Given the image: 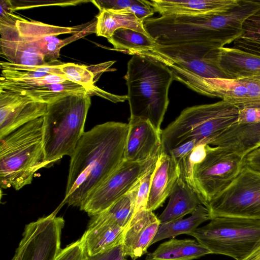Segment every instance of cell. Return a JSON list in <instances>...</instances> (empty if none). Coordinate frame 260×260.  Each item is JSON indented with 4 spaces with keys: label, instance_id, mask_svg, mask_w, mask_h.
I'll use <instances>...</instances> for the list:
<instances>
[{
    "label": "cell",
    "instance_id": "22",
    "mask_svg": "<svg viewBox=\"0 0 260 260\" xmlns=\"http://www.w3.org/2000/svg\"><path fill=\"white\" fill-rule=\"evenodd\" d=\"M113 50L129 55H137L160 61L168 67L173 65L167 57L156 50L158 44L151 37L128 28L116 30L107 39Z\"/></svg>",
    "mask_w": 260,
    "mask_h": 260
},
{
    "label": "cell",
    "instance_id": "24",
    "mask_svg": "<svg viewBox=\"0 0 260 260\" xmlns=\"http://www.w3.org/2000/svg\"><path fill=\"white\" fill-rule=\"evenodd\" d=\"M200 204H202L198 194L179 177L166 208L158 218L160 223L182 218L191 214Z\"/></svg>",
    "mask_w": 260,
    "mask_h": 260
},
{
    "label": "cell",
    "instance_id": "1",
    "mask_svg": "<svg viewBox=\"0 0 260 260\" xmlns=\"http://www.w3.org/2000/svg\"><path fill=\"white\" fill-rule=\"evenodd\" d=\"M128 124L108 121L82 135L71 156L61 206L80 207L124 161Z\"/></svg>",
    "mask_w": 260,
    "mask_h": 260
},
{
    "label": "cell",
    "instance_id": "11",
    "mask_svg": "<svg viewBox=\"0 0 260 260\" xmlns=\"http://www.w3.org/2000/svg\"><path fill=\"white\" fill-rule=\"evenodd\" d=\"M61 206L25 225L12 260H54L61 250L64 220L56 215Z\"/></svg>",
    "mask_w": 260,
    "mask_h": 260
},
{
    "label": "cell",
    "instance_id": "21",
    "mask_svg": "<svg viewBox=\"0 0 260 260\" xmlns=\"http://www.w3.org/2000/svg\"><path fill=\"white\" fill-rule=\"evenodd\" d=\"M214 61L229 78L260 79V56L233 47L216 49Z\"/></svg>",
    "mask_w": 260,
    "mask_h": 260
},
{
    "label": "cell",
    "instance_id": "5",
    "mask_svg": "<svg viewBox=\"0 0 260 260\" xmlns=\"http://www.w3.org/2000/svg\"><path fill=\"white\" fill-rule=\"evenodd\" d=\"M149 36L160 45L213 42L223 47L232 42L233 23L226 13L168 15L143 21Z\"/></svg>",
    "mask_w": 260,
    "mask_h": 260
},
{
    "label": "cell",
    "instance_id": "8",
    "mask_svg": "<svg viewBox=\"0 0 260 260\" xmlns=\"http://www.w3.org/2000/svg\"><path fill=\"white\" fill-rule=\"evenodd\" d=\"M205 157L192 168V188L204 206L226 188L243 167L242 156L207 145Z\"/></svg>",
    "mask_w": 260,
    "mask_h": 260
},
{
    "label": "cell",
    "instance_id": "31",
    "mask_svg": "<svg viewBox=\"0 0 260 260\" xmlns=\"http://www.w3.org/2000/svg\"><path fill=\"white\" fill-rule=\"evenodd\" d=\"M233 48L260 56V10L247 18Z\"/></svg>",
    "mask_w": 260,
    "mask_h": 260
},
{
    "label": "cell",
    "instance_id": "44",
    "mask_svg": "<svg viewBox=\"0 0 260 260\" xmlns=\"http://www.w3.org/2000/svg\"><path fill=\"white\" fill-rule=\"evenodd\" d=\"M122 252L121 244L116 246L104 252L93 256H88L85 260H114Z\"/></svg>",
    "mask_w": 260,
    "mask_h": 260
},
{
    "label": "cell",
    "instance_id": "33",
    "mask_svg": "<svg viewBox=\"0 0 260 260\" xmlns=\"http://www.w3.org/2000/svg\"><path fill=\"white\" fill-rule=\"evenodd\" d=\"M67 80H68V79L64 76L51 74L41 78L21 80H10L1 78L0 86H34L48 84L59 83Z\"/></svg>",
    "mask_w": 260,
    "mask_h": 260
},
{
    "label": "cell",
    "instance_id": "15",
    "mask_svg": "<svg viewBox=\"0 0 260 260\" xmlns=\"http://www.w3.org/2000/svg\"><path fill=\"white\" fill-rule=\"evenodd\" d=\"M16 26L20 34L29 40L37 50L42 54L47 62L57 61L62 47L73 41L78 37L60 40L56 36L71 33V27H60L22 18L17 21Z\"/></svg>",
    "mask_w": 260,
    "mask_h": 260
},
{
    "label": "cell",
    "instance_id": "18",
    "mask_svg": "<svg viewBox=\"0 0 260 260\" xmlns=\"http://www.w3.org/2000/svg\"><path fill=\"white\" fill-rule=\"evenodd\" d=\"M16 22H0L1 55L8 61L19 65L43 66L53 63L47 62L30 42L20 34Z\"/></svg>",
    "mask_w": 260,
    "mask_h": 260
},
{
    "label": "cell",
    "instance_id": "43",
    "mask_svg": "<svg viewBox=\"0 0 260 260\" xmlns=\"http://www.w3.org/2000/svg\"><path fill=\"white\" fill-rule=\"evenodd\" d=\"M90 95H96L102 98L106 99L112 102H123L127 100V95H119L110 93L94 85L91 89L87 90Z\"/></svg>",
    "mask_w": 260,
    "mask_h": 260
},
{
    "label": "cell",
    "instance_id": "19",
    "mask_svg": "<svg viewBox=\"0 0 260 260\" xmlns=\"http://www.w3.org/2000/svg\"><path fill=\"white\" fill-rule=\"evenodd\" d=\"M179 176V168L168 154L161 152L155 162L145 209L153 211L170 196Z\"/></svg>",
    "mask_w": 260,
    "mask_h": 260
},
{
    "label": "cell",
    "instance_id": "40",
    "mask_svg": "<svg viewBox=\"0 0 260 260\" xmlns=\"http://www.w3.org/2000/svg\"><path fill=\"white\" fill-rule=\"evenodd\" d=\"M260 122V108H245L239 109L237 122L248 124Z\"/></svg>",
    "mask_w": 260,
    "mask_h": 260
},
{
    "label": "cell",
    "instance_id": "28",
    "mask_svg": "<svg viewBox=\"0 0 260 260\" xmlns=\"http://www.w3.org/2000/svg\"><path fill=\"white\" fill-rule=\"evenodd\" d=\"M125 228L117 225L87 228L82 237L87 255L103 253L121 244Z\"/></svg>",
    "mask_w": 260,
    "mask_h": 260
},
{
    "label": "cell",
    "instance_id": "26",
    "mask_svg": "<svg viewBox=\"0 0 260 260\" xmlns=\"http://www.w3.org/2000/svg\"><path fill=\"white\" fill-rule=\"evenodd\" d=\"M211 254L197 240L172 238L160 244L146 260H193Z\"/></svg>",
    "mask_w": 260,
    "mask_h": 260
},
{
    "label": "cell",
    "instance_id": "10",
    "mask_svg": "<svg viewBox=\"0 0 260 260\" xmlns=\"http://www.w3.org/2000/svg\"><path fill=\"white\" fill-rule=\"evenodd\" d=\"M174 80L207 96L220 98L238 108L260 102V79L253 78H207L197 76L174 65L168 67Z\"/></svg>",
    "mask_w": 260,
    "mask_h": 260
},
{
    "label": "cell",
    "instance_id": "30",
    "mask_svg": "<svg viewBox=\"0 0 260 260\" xmlns=\"http://www.w3.org/2000/svg\"><path fill=\"white\" fill-rule=\"evenodd\" d=\"M210 219L208 209L204 205L200 204L187 218L160 223L151 245L160 240L174 238L181 234L189 235L201 224Z\"/></svg>",
    "mask_w": 260,
    "mask_h": 260
},
{
    "label": "cell",
    "instance_id": "23",
    "mask_svg": "<svg viewBox=\"0 0 260 260\" xmlns=\"http://www.w3.org/2000/svg\"><path fill=\"white\" fill-rule=\"evenodd\" d=\"M260 144V122L235 123L216 138L210 145L224 148L244 157Z\"/></svg>",
    "mask_w": 260,
    "mask_h": 260
},
{
    "label": "cell",
    "instance_id": "41",
    "mask_svg": "<svg viewBox=\"0 0 260 260\" xmlns=\"http://www.w3.org/2000/svg\"><path fill=\"white\" fill-rule=\"evenodd\" d=\"M128 10L143 21L152 16L155 13L153 8L147 3L146 0H138Z\"/></svg>",
    "mask_w": 260,
    "mask_h": 260
},
{
    "label": "cell",
    "instance_id": "32",
    "mask_svg": "<svg viewBox=\"0 0 260 260\" xmlns=\"http://www.w3.org/2000/svg\"><path fill=\"white\" fill-rule=\"evenodd\" d=\"M59 67L68 80L82 86L87 90L94 85V76L89 66L68 62L61 63Z\"/></svg>",
    "mask_w": 260,
    "mask_h": 260
},
{
    "label": "cell",
    "instance_id": "27",
    "mask_svg": "<svg viewBox=\"0 0 260 260\" xmlns=\"http://www.w3.org/2000/svg\"><path fill=\"white\" fill-rule=\"evenodd\" d=\"M96 18L95 32L98 36L108 39L120 28L131 29L150 36L144 28V21L128 9L100 11Z\"/></svg>",
    "mask_w": 260,
    "mask_h": 260
},
{
    "label": "cell",
    "instance_id": "46",
    "mask_svg": "<svg viewBox=\"0 0 260 260\" xmlns=\"http://www.w3.org/2000/svg\"><path fill=\"white\" fill-rule=\"evenodd\" d=\"M260 146V144L258 146Z\"/></svg>",
    "mask_w": 260,
    "mask_h": 260
},
{
    "label": "cell",
    "instance_id": "17",
    "mask_svg": "<svg viewBox=\"0 0 260 260\" xmlns=\"http://www.w3.org/2000/svg\"><path fill=\"white\" fill-rule=\"evenodd\" d=\"M160 224L152 211L145 209L135 213L124 229L121 243L123 255L136 260L145 254Z\"/></svg>",
    "mask_w": 260,
    "mask_h": 260
},
{
    "label": "cell",
    "instance_id": "14",
    "mask_svg": "<svg viewBox=\"0 0 260 260\" xmlns=\"http://www.w3.org/2000/svg\"><path fill=\"white\" fill-rule=\"evenodd\" d=\"M47 106L25 94L0 89V139L43 117Z\"/></svg>",
    "mask_w": 260,
    "mask_h": 260
},
{
    "label": "cell",
    "instance_id": "29",
    "mask_svg": "<svg viewBox=\"0 0 260 260\" xmlns=\"http://www.w3.org/2000/svg\"><path fill=\"white\" fill-rule=\"evenodd\" d=\"M0 89L25 94L36 101L47 104L57 99L87 91L82 86L69 80L59 83L28 87L2 86H0Z\"/></svg>",
    "mask_w": 260,
    "mask_h": 260
},
{
    "label": "cell",
    "instance_id": "37",
    "mask_svg": "<svg viewBox=\"0 0 260 260\" xmlns=\"http://www.w3.org/2000/svg\"><path fill=\"white\" fill-rule=\"evenodd\" d=\"M138 0H98L91 2L99 9L100 12L106 10L121 11L128 9Z\"/></svg>",
    "mask_w": 260,
    "mask_h": 260
},
{
    "label": "cell",
    "instance_id": "3",
    "mask_svg": "<svg viewBox=\"0 0 260 260\" xmlns=\"http://www.w3.org/2000/svg\"><path fill=\"white\" fill-rule=\"evenodd\" d=\"M43 117L32 120L0 139V185L19 190L35 173L49 167L43 140Z\"/></svg>",
    "mask_w": 260,
    "mask_h": 260
},
{
    "label": "cell",
    "instance_id": "6",
    "mask_svg": "<svg viewBox=\"0 0 260 260\" xmlns=\"http://www.w3.org/2000/svg\"><path fill=\"white\" fill-rule=\"evenodd\" d=\"M238 112L237 107L222 100L184 109L162 130L161 152L168 153L192 140L200 144L210 145L224 131L237 122Z\"/></svg>",
    "mask_w": 260,
    "mask_h": 260
},
{
    "label": "cell",
    "instance_id": "7",
    "mask_svg": "<svg viewBox=\"0 0 260 260\" xmlns=\"http://www.w3.org/2000/svg\"><path fill=\"white\" fill-rule=\"evenodd\" d=\"M198 228L193 237L211 254L244 260L260 239V218L218 216Z\"/></svg>",
    "mask_w": 260,
    "mask_h": 260
},
{
    "label": "cell",
    "instance_id": "45",
    "mask_svg": "<svg viewBox=\"0 0 260 260\" xmlns=\"http://www.w3.org/2000/svg\"><path fill=\"white\" fill-rule=\"evenodd\" d=\"M244 260H260V239L252 251Z\"/></svg>",
    "mask_w": 260,
    "mask_h": 260
},
{
    "label": "cell",
    "instance_id": "2",
    "mask_svg": "<svg viewBox=\"0 0 260 260\" xmlns=\"http://www.w3.org/2000/svg\"><path fill=\"white\" fill-rule=\"evenodd\" d=\"M123 78L127 87L131 118L149 121L158 131L169 104V90L173 75L164 63L137 55L127 64Z\"/></svg>",
    "mask_w": 260,
    "mask_h": 260
},
{
    "label": "cell",
    "instance_id": "34",
    "mask_svg": "<svg viewBox=\"0 0 260 260\" xmlns=\"http://www.w3.org/2000/svg\"><path fill=\"white\" fill-rule=\"evenodd\" d=\"M54 62L43 66H24L14 64L9 61H1L0 62V67L2 70H15L20 71L41 72L51 74L60 75L66 77V75L61 71L59 67V65L61 63L58 64Z\"/></svg>",
    "mask_w": 260,
    "mask_h": 260
},
{
    "label": "cell",
    "instance_id": "35",
    "mask_svg": "<svg viewBox=\"0 0 260 260\" xmlns=\"http://www.w3.org/2000/svg\"><path fill=\"white\" fill-rule=\"evenodd\" d=\"M87 254L82 237L61 249L54 260H85Z\"/></svg>",
    "mask_w": 260,
    "mask_h": 260
},
{
    "label": "cell",
    "instance_id": "20",
    "mask_svg": "<svg viewBox=\"0 0 260 260\" xmlns=\"http://www.w3.org/2000/svg\"><path fill=\"white\" fill-rule=\"evenodd\" d=\"M240 0H146L161 15L219 14L227 12Z\"/></svg>",
    "mask_w": 260,
    "mask_h": 260
},
{
    "label": "cell",
    "instance_id": "16",
    "mask_svg": "<svg viewBox=\"0 0 260 260\" xmlns=\"http://www.w3.org/2000/svg\"><path fill=\"white\" fill-rule=\"evenodd\" d=\"M124 160L141 162L156 158L161 153L162 131L144 119L129 118Z\"/></svg>",
    "mask_w": 260,
    "mask_h": 260
},
{
    "label": "cell",
    "instance_id": "42",
    "mask_svg": "<svg viewBox=\"0 0 260 260\" xmlns=\"http://www.w3.org/2000/svg\"><path fill=\"white\" fill-rule=\"evenodd\" d=\"M243 166L260 172V146L253 149L243 157Z\"/></svg>",
    "mask_w": 260,
    "mask_h": 260
},
{
    "label": "cell",
    "instance_id": "38",
    "mask_svg": "<svg viewBox=\"0 0 260 260\" xmlns=\"http://www.w3.org/2000/svg\"><path fill=\"white\" fill-rule=\"evenodd\" d=\"M49 74H50L36 71L2 70L1 78L10 80H21L41 78Z\"/></svg>",
    "mask_w": 260,
    "mask_h": 260
},
{
    "label": "cell",
    "instance_id": "25",
    "mask_svg": "<svg viewBox=\"0 0 260 260\" xmlns=\"http://www.w3.org/2000/svg\"><path fill=\"white\" fill-rule=\"evenodd\" d=\"M140 182L105 210L91 216L87 228L102 225H117L125 227L135 212Z\"/></svg>",
    "mask_w": 260,
    "mask_h": 260
},
{
    "label": "cell",
    "instance_id": "36",
    "mask_svg": "<svg viewBox=\"0 0 260 260\" xmlns=\"http://www.w3.org/2000/svg\"><path fill=\"white\" fill-rule=\"evenodd\" d=\"M155 164V162L140 180L134 214L146 208L149 192L151 178Z\"/></svg>",
    "mask_w": 260,
    "mask_h": 260
},
{
    "label": "cell",
    "instance_id": "13",
    "mask_svg": "<svg viewBox=\"0 0 260 260\" xmlns=\"http://www.w3.org/2000/svg\"><path fill=\"white\" fill-rule=\"evenodd\" d=\"M223 47L213 42H195L173 45H160L156 50L167 57L173 65L207 78H226L227 75L212 59L213 50Z\"/></svg>",
    "mask_w": 260,
    "mask_h": 260
},
{
    "label": "cell",
    "instance_id": "39",
    "mask_svg": "<svg viewBox=\"0 0 260 260\" xmlns=\"http://www.w3.org/2000/svg\"><path fill=\"white\" fill-rule=\"evenodd\" d=\"M199 144H200L196 140L188 141L171 149L166 153L170 155L178 165L181 160Z\"/></svg>",
    "mask_w": 260,
    "mask_h": 260
},
{
    "label": "cell",
    "instance_id": "12",
    "mask_svg": "<svg viewBox=\"0 0 260 260\" xmlns=\"http://www.w3.org/2000/svg\"><path fill=\"white\" fill-rule=\"evenodd\" d=\"M157 158L141 162L124 160L88 196L80 207V210L90 216L105 210L131 190L156 162Z\"/></svg>",
    "mask_w": 260,
    "mask_h": 260
},
{
    "label": "cell",
    "instance_id": "9",
    "mask_svg": "<svg viewBox=\"0 0 260 260\" xmlns=\"http://www.w3.org/2000/svg\"><path fill=\"white\" fill-rule=\"evenodd\" d=\"M218 216L260 218V172L243 166L234 181L206 206Z\"/></svg>",
    "mask_w": 260,
    "mask_h": 260
},
{
    "label": "cell",
    "instance_id": "4",
    "mask_svg": "<svg viewBox=\"0 0 260 260\" xmlns=\"http://www.w3.org/2000/svg\"><path fill=\"white\" fill-rule=\"evenodd\" d=\"M91 105L87 91L57 99L48 104L43 123V146L49 167L64 155L71 156L85 133Z\"/></svg>",
    "mask_w": 260,
    "mask_h": 260
}]
</instances>
